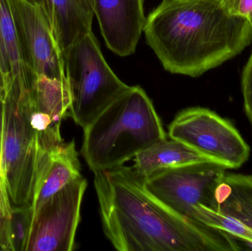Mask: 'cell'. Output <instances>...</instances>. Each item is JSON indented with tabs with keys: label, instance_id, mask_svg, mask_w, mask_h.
<instances>
[{
	"label": "cell",
	"instance_id": "44dd1931",
	"mask_svg": "<svg viewBox=\"0 0 252 251\" xmlns=\"http://www.w3.org/2000/svg\"><path fill=\"white\" fill-rule=\"evenodd\" d=\"M250 24H251L252 29V16L251 19H250Z\"/></svg>",
	"mask_w": 252,
	"mask_h": 251
},
{
	"label": "cell",
	"instance_id": "9a60e30c",
	"mask_svg": "<svg viewBox=\"0 0 252 251\" xmlns=\"http://www.w3.org/2000/svg\"><path fill=\"white\" fill-rule=\"evenodd\" d=\"M31 223V208L13 206L10 220L0 228V251H26Z\"/></svg>",
	"mask_w": 252,
	"mask_h": 251
},
{
	"label": "cell",
	"instance_id": "d6986e66",
	"mask_svg": "<svg viewBox=\"0 0 252 251\" xmlns=\"http://www.w3.org/2000/svg\"><path fill=\"white\" fill-rule=\"evenodd\" d=\"M32 1H38V2L43 3V1H44V0H32Z\"/></svg>",
	"mask_w": 252,
	"mask_h": 251
},
{
	"label": "cell",
	"instance_id": "5b68a950",
	"mask_svg": "<svg viewBox=\"0 0 252 251\" xmlns=\"http://www.w3.org/2000/svg\"><path fill=\"white\" fill-rule=\"evenodd\" d=\"M226 169L216 162L189 164L156 172L145 178V184L173 212L197 223V215L203 208L217 211L216 190Z\"/></svg>",
	"mask_w": 252,
	"mask_h": 251
},
{
	"label": "cell",
	"instance_id": "ac0fdd59",
	"mask_svg": "<svg viewBox=\"0 0 252 251\" xmlns=\"http://www.w3.org/2000/svg\"><path fill=\"white\" fill-rule=\"evenodd\" d=\"M223 10L232 16L250 20L252 16V0H220Z\"/></svg>",
	"mask_w": 252,
	"mask_h": 251
},
{
	"label": "cell",
	"instance_id": "8992f818",
	"mask_svg": "<svg viewBox=\"0 0 252 251\" xmlns=\"http://www.w3.org/2000/svg\"><path fill=\"white\" fill-rule=\"evenodd\" d=\"M168 137L226 169L241 167L250 157V147L239 131L206 108H189L179 112L169 125Z\"/></svg>",
	"mask_w": 252,
	"mask_h": 251
},
{
	"label": "cell",
	"instance_id": "52a82bcc",
	"mask_svg": "<svg viewBox=\"0 0 252 251\" xmlns=\"http://www.w3.org/2000/svg\"><path fill=\"white\" fill-rule=\"evenodd\" d=\"M87 187L81 175L47 200L32 215L26 251H71L81 220Z\"/></svg>",
	"mask_w": 252,
	"mask_h": 251
},
{
	"label": "cell",
	"instance_id": "4fadbf2b",
	"mask_svg": "<svg viewBox=\"0 0 252 251\" xmlns=\"http://www.w3.org/2000/svg\"><path fill=\"white\" fill-rule=\"evenodd\" d=\"M81 176L75 141L63 142L50 153V162L31 207L32 215L59 190Z\"/></svg>",
	"mask_w": 252,
	"mask_h": 251
},
{
	"label": "cell",
	"instance_id": "8fae6325",
	"mask_svg": "<svg viewBox=\"0 0 252 251\" xmlns=\"http://www.w3.org/2000/svg\"><path fill=\"white\" fill-rule=\"evenodd\" d=\"M43 4L62 56L78 39L93 32L94 13L89 0H44Z\"/></svg>",
	"mask_w": 252,
	"mask_h": 251
},
{
	"label": "cell",
	"instance_id": "ffe728a7",
	"mask_svg": "<svg viewBox=\"0 0 252 251\" xmlns=\"http://www.w3.org/2000/svg\"><path fill=\"white\" fill-rule=\"evenodd\" d=\"M0 85H1V88H2V85H1V75H0ZM3 89V88H2Z\"/></svg>",
	"mask_w": 252,
	"mask_h": 251
},
{
	"label": "cell",
	"instance_id": "9c48e42d",
	"mask_svg": "<svg viewBox=\"0 0 252 251\" xmlns=\"http://www.w3.org/2000/svg\"><path fill=\"white\" fill-rule=\"evenodd\" d=\"M106 46L121 56L133 54L146 18L143 0H92Z\"/></svg>",
	"mask_w": 252,
	"mask_h": 251
},
{
	"label": "cell",
	"instance_id": "ba28073f",
	"mask_svg": "<svg viewBox=\"0 0 252 251\" xmlns=\"http://www.w3.org/2000/svg\"><path fill=\"white\" fill-rule=\"evenodd\" d=\"M13 1L31 75L66 81L63 56L53 35L44 4L32 0Z\"/></svg>",
	"mask_w": 252,
	"mask_h": 251
},
{
	"label": "cell",
	"instance_id": "6da1fadb",
	"mask_svg": "<svg viewBox=\"0 0 252 251\" xmlns=\"http://www.w3.org/2000/svg\"><path fill=\"white\" fill-rule=\"evenodd\" d=\"M103 231L120 251H238L232 236L178 215L125 165L94 172Z\"/></svg>",
	"mask_w": 252,
	"mask_h": 251
},
{
	"label": "cell",
	"instance_id": "277c9868",
	"mask_svg": "<svg viewBox=\"0 0 252 251\" xmlns=\"http://www.w3.org/2000/svg\"><path fill=\"white\" fill-rule=\"evenodd\" d=\"M63 58L70 97L69 116L84 129L129 85L111 69L93 32L74 43Z\"/></svg>",
	"mask_w": 252,
	"mask_h": 251
},
{
	"label": "cell",
	"instance_id": "30bf717a",
	"mask_svg": "<svg viewBox=\"0 0 252 251\" xmlns=\"http://www.w3.org/2000/svg\"><path fill=\"white\" fill-rule=\"evenodd\" d=\"M0 75L3 91L29 90L31 75L15 15L13 0H0Z\"/></svg>",
	"mask_w": 252,
	"mask_h": 251
},
{
	"label": "cell",
	"instance_id": "2e32d148",
	"mask_svg": "<svg viewBox=\"0 0 252 251\" xmlns=\"http://www.w3.org/2000/svg\"><path fill=\"white\" fill-rule=\"evenodd\" d=\"M244 109L252 128V51L242 75Z\"/></svg>",
	"mask_w": 252,
	"mask_h": 251
},
{
	"label": "cell",
	"instance_id": "7a4b0ae2",
	"mask_svg": "<svg viewBox=\"0 0 252 251\" xmlns=\"http://www.w3.org/2000/svg\"><path fill=\"white\" fill-rule=\"evenodd\" d=\"M143 31L166 71L192 78L233 58L252 41L250 21L228 14L220 0H162Z\"/></svg>",
	"mask_w": 252,
	"mask_h": 251
},
{
	"label": "cell",
	"instance_id": "5bb4252c",
	"mask_svg": "<svg viewBox=\"0 0 252 251\" xmlns=\"http://www.w3.org/2000/svg\"><path fill=\"white\" fill-rule=\"evenodd\" d=\"M217 212L252 230V175L226 174L216 193Z\"/></svg>",
	"mask_w": 252,
	"mask_h": 251
},
{
	"label": "cell",
	"instance_id": "7402d4cb",
	"mask_svg": "<svg viewBox=\"0 0 252 251\" xmlns=\"http://www.w3.org/2000/svg\"><path fill=\"white\" fill-rule=\"evenodd\" d=\"M89 1H90V3H91V4H92V0H89ZM92 5H93V4H92Z\"/></svg>",
	"mask_w": 252,
	"mask_h": 251
},
{
	"label": "cell",
	"instance_id": "e0dca14e",
	"mask_svg": "<svg viewBox=\"0 0 252 251\" xmlns=\"http://www.w3.org/2000/svg\"><path fill=\"white\" fill-rule=\"evenodd\" d=\"M13 205L7 190L5 175L0 165V228L10 220Z\"/></svg>",
	"mask_w": 252,
	"mask_h": 251
},
{
	"label": "cell",
	"instance_id": "3957f363",
	"mask_svg": "<svg viewBox=\"0 0 252 251\" xmlns=\"http://www.w3.org/2000/svg\"><path fill=\"white\" fill-rule=\"evenodd\" d=\"M84 132L81 154L94 173L123 166L167 139L152 101L139 85L129 86Z\"/></svg>",
	"mask_w": 252,
	"mask_h": 251
},
{
	"label": "cell",
	"instance_id": "7c38bea8",
	"mask_svg": "<svg viewBox=\"0 0 252 251\" xmlns=\"http://www.w3.org/2000/svg\"><path fill=\"white\" fill-rule=\"evenodd\" d=\"M133 162L132 168L145 178L176 167L198 162H215L187 144L170 138L161 140L145 149L133 158Z\"/></svg>",
	"mask_w": 252,
	"mask_h": 251
}]
</instances>
